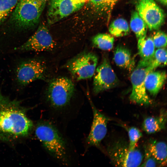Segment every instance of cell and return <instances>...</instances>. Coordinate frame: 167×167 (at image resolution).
Instances as JSON below:
<instances>
[{
  "label": "cell",
  "instance_id": "cell-1",
  "mask_svg": "<svg viewBox=\"0 0 167 167\" xmlns=\"http://www.w3.org/2000/svg\"><path fill=\"white\" fill-rule=\"evenodd\" d=\"M21 101L11 99L0 91V140L9 142L26 137L34 128Z\"/></svg>",
  "mask_w": 167,
  "mask_h": 167
},
{
  "label": "cell",
  "instance_id": "cell-2",
  "mask_svg": "<svg viewBox=\"0 0 167 167\" xmlns=\"http://www.w3.org/2000/svg\"><path fill=\"white\" fill-rule=\"evenodd\" d=\"M35 133L44 148L54 160L63 165H71L69 143L55 125L48 121H40L36 125Z\"/></svg>",
  "mask_w": 167,
  "mask_h": 167
},
{
  "label": "cell",
  "instance_id": "cell-3",
  "mask_svg": "<svg viewBox=\"0 0 167 167\" xmlns=\"http://www.w3.org/2000/svg\"><path fill=\"white\" fill-rule=\"evenodd\" d=\"M74 91L73 82L67 78H58L50 82L47 91L46 100L51 112L61 118L71 113L70 104Z\"/></svg>",
  "mask_w": 167,
  "mask_h": 167
},
{
  "label": "cell",
  "instance_id": "cell-4",
  "mask_svg": "<svg viewBox=\"0 0 167 167\" xmlns=\"http://www.w3.org/2000/svg\"><path fill=\"white\" fill-rule=\"evenodd\" d=\"M48 0H19L11 19L19 28L27 29L38 24Z\"/></svg>",
  "mask_w": 167,
  "mask_h": 167
},
{
  "label": "cell",
  "instance_id": "cell-5",
  "mask_svg": "<svg viewBox=\"0 0 167 167\" xmlns=\"http://www.w3.org/2000/svg\"><path fill=\"white\" fill-rule=\"evenodd\" d=\"M107 151L111 162L117 166H139L143 158L139 150L136 148L130 150L128 143L120 139L110 143L107 147Z\"/></svg>",
  "mask_w": 167,
  "mask_h": 167
},
{
  "label": "cell",
  "instance_id": "cell-6",
  "mask_svg": "<svg viewBox=\"0 0 167 167\" xmlns=\"http://www.w3.org/2000/svg\"><path fill=\"white\" fill-rule=\"evenodd\" d=\"M154 70L150 61L141 59L132 71L131 76L132 90L130 96L132 102L142 105H149L152 103L146 92L145 82L148 73Z\"/></svg>",
  "mask_w": 167,
  "mask_h": 167
},
{
  "label": "cell",
  "instance_id": "cell-7",
  "mask_svg": "<svg viewBox=\"0 0 167 167\" xmlns=\"http://www.w3.org/2000/svg\"><path fill=\"white\" fill-rule=\"evenodd\" d=\"M44 62L41 60L31 58L19 62L15 71V76L18 85L25 87L35 81L44 79L46 71Z\"/></svg>",
  "mask_w": 167,
  "mask_h": 167
},
{
  "label": "cell",
  "instance_id": "cell-8",
  "mask_svg": "<svg viewBox=\"0 0 167 167\" xmlns=\"http://www.w3.org/2000/svg\"><path fill=\"white\" fill-rule=\"evenodd\" d=\"M98 60L97 57L94 54L84 52L68 62L66 67L77 80L88 79L93 75Z\"/></svg>",
  "mask_w": 167,
  "mask_h": 167
},
{
  "label": "cell",
  "instance_id": "cell-9",
  "mask_svg": "<svg viewBox=\"0 0 167 167\" xmlns=\"http://www.w3.org/2000/svg\"><path fill=\"white\" fill-rule=\"evenodd\" d=\"M89 0H48L47 19L54 24L82 8Z\"/></svg>",
  "mask_w": 167,
  "mask_h": 167
},
{
  "label": "cell",
  "instance_id": "cell-10",
  "mask_svg": "<svg viewBox=\"0 0 167 167\" xmlns=\"http://www.w3.org/2000/svg\"><path fill=\"white\" fill-rule=\"evenodd\" d=\"M135 8L150 31L159 29L164 24L165 14L154 0H137Z\"/></svg>",
  "mask_w": 167,
  "mask_h": 167
},
{
  "label": "cell",
  "instance_id": "cell-11",
  "mask_svg": "<svg viewBox=\"0 0 167 167\" xmlns=\"http://www.w3.org/2000/svg\"><path fill=\"white\" fill-rule=\"evenodd\" d=\"M55 46L47 27L43 23L26 41L15 49L19 52L49 51L53 49Z\"/></svg>",
  "mask_w": 167,
  "mask_h": 167
},
{
  "label": "cell",
  "instance_id": "cell-12",
  "mask_svg": "<svg viewBox=\"0 0 167 167\" xmlns=\"http://www.w3.org/2000/svg\"><path fill=\"white\" fill-rule=\"evenodd\" d=\"M93 92L95 94L113 88L119 83L118 79L108 59L104 58L94 74Z\"/></svg>",
  "mask_w": 167,
  "mask_h": 167
},
{
  "label": "cell",
  "instance_id": "cell-13",
  "mask_svg": "<svg viewBox=\"0 0 167 167\" xmlns=\"http://www.w3.org/2000/svg\"><path fill=\"white\" fill-rule=\"evenodd\" d=\"M93 119L90 131L85 140L87 148L91 147L100 148L102 140L107 132L109 118L101 112L90 100Z\"/></svg>",
  "mask_w": 167,
  "mask_h": 167
},
{
  "label": "cell",
  "instance_id": "cell-14",
  "mask_svg": "<svg viewBox=\"0 0 167 167\" xmlns=\"http://www.w3.org/2000/svg\"><path fill=\"white\" fill-rule=\"evenodd\" d=\"M166 79L165 71H152L147 75L145 79L146 90L154 96H156L161 89Z\"/></svg>",
  "mask_w": 167,
  "mask_h": 167
},
{
  "label": "cell",
  "instance_id": "cell-15",
  "mask_svg": "<svg viewBox=\"0 0 167 167\" xmlns=\"http://www.w3.org/2000/svg\"><path fill=\"white\" fill-rule=\"evenodd\" d=\"M167 119L166 111L161 110L158 116L145 118L142 123V128L145 132L148 134L158 132L165 129Z\"/></svg>",
  "mask_w": 167,
  "mask_h": 167
},
{
  "label": "cell",
  "instance_id": "cell-16",
  "mask_svg": "<svg viewBox=\"0 0 167 167\" xmlns=\"http://www.w3.org/2000/svg\"><path fill=\"white\" fill-rule=\"evenodd\" d=\"M145 152L152 157L161 166L166 165L167 145L165 142L150 140L145 148Z\"/></svg>",
  "mask_w": 167,
  "mask_h": 167
},
{
  "label": "cell",
  "instance_id": "cell-17",
  "mask_svg": "<svg viewBox=\"0 0 167 167\" xmlns=\"http://www.w3.org/2000/svg\"><path fill=\"white\" fill-rule=\"evenodd\" d=\"M113 60L116 65L131 71L135 68V62L130 51L122 46H118L113 54Z\"/></svg>",
  "mask_w": 167,
  "mask_h": 167
},
{
  "label": "cell",
  "instance_id": "cell-18",
  "mask_svg": "<svg viewBox=\"0 0 167 167\" xmlns=\"http://www.w3.org/2000/svg\"><path fill=\"white\" fill-rule=\"evenodd\" d=\"M119 0H89L88 3L95 14L109 19L114 6Z\"/></svg>",
  "mask_w": 167,
  "mask_h": 167
},
{
  "label": "cell",
  "instance_id": "cell-19",
  "mask_svg": "<svg viewBox=\"0 0 167 167\" xmlns=\"http://www.w3.org/2000/svg\"><path fill=\"white\" fill-rule=\"evenodd\" d=\"M137 47L141 59L147 61L152 59L155 51V47L151 37L145 36L138 39Z\"/></svg>",
  "mask_w": 167,
  "mask_h": 167
},
{
  "label": "cell",
  "instance_id": "cell-20",
  "mask_svg": "<svg viewBox=\"0 0 167 167\" xmlns=\"http://www.w3.org/2000/svg\"><path fill=\"white\" fill-rule=\"evenodd\" d=\"M130 26L138 39L146 36L147 26L136 11L131 13Z\"/></svg>",
  "mask_w": 167,
  "mask_h": 167
},
{
  "label": "cell",
  "instance_id": "cell-21",
  "mask_svg": "<svg viewBox=\"0 0 167 167\" xmlns=\"http://www.w3.org/2000/svg\"><path fill=\"white\" fill-rule=\"evenodd\" d=\"M109 30L112 35L117 37L126 36L130 32L128 23L125 19L122 18L113 20L110 24Z\"/></svg>",
  "mask_w": 167,
  "mask_h": 167
},
{
  "label": "cell",
  "instance_id": "cell-22",
  "mask_svg": "<svg viewBox=\"0 0 167 167\" xmlns=\"http://www.w3.org/2000/svg\"><path fill=\"white\" fill-rule=\"evenodd\" d=\"M92 42L95 47L103 50H109L113 47L114 38L109 34L99 33L93 37Z\"/></svg>",
  "mask_w": 167,
  "mask_h": 167
},
{
  "label": "cell",
  "instance_id": "cell-23",
  "mask_svg": "<svg viewBox=\"0 0 167 167\" xmlns=\"http://www.w3.org/2000/svg\"><path fill=\"white\" fill-rule=\"evenodd\" d=\"M167 63V50L165 48H158L151 61V65L155 70L158 67L164 66Z\"/></svg>",
  "mask_w": 167,
  "mask_h": 167
},
{
  "label": "cell",
  "instance_id": "cell-24",
  "mask_svg": "<svg viewBox=\"0 0 167 167\" xmlns=\"http://www.w3.org/2000/svg\"><path fill=\"white\" fill-rule=\"evenodd\" d=\"M127 131L129 138V148L130 150L133 151L136 148L137 143L142 137V134L139 129L135 127L129 128Z\"/></svg>",
  "mask_w": 167,
  "mask_h": 167
},
{
  "label": "cell",
  "instance_id": "cell-25",
  "mask_svg": "<svg viewBox=\"0 0 167 167\" xmlns=\"http://www.w3.org/2000/svg\"><path fill=\"white\" fill-rule=\"evenodd\" d=\"M155 48H165L167 45V35L164 32L158 31L155 32L151 37Z\"/></svg>",
  "mask_w": 167,
  "mask_h": 167
},
{
  "label": "cell",
  "instance_id": "cell-26",
  "mask_svg": "<svg viewBox=\"0 0 167 167\" xmlns=\"http://www.w3.org/2000/svg\"><path fill=\"white\" fill-rule=\"evenodd\" d=\"M19 0H0V14L8 16Z\"/></svg>",
  "mask_w": 167,
  "mask_h": 167
},
{
  "label": "cell",
  "instance_id": "cell-27",
  "mask_svg": "<svg viewBox=\"0 0 167 167\" xmlns=\"http://www.w3.org/2000/svg\"><path fill=\"white\" fill-rule=\"evenodd\" d=\"M145 159L144 162L142 163L140 167H155L157 163L156 161L152 156L145 152Z\"/></svg>",
  "mask_w": 167,
  "mask_h": 167
},
{
  "label": "cell",
  "instance_id": "cell-28",
  "mask_svg": "<svg viewBox=\"0 0 167 167\" xmlns=\"http://www.w3.org/2000/svg\"><path fill=\"white\" fill-rule=\"evenodd\" d=\"M8 16L0 14V24L6 19Z\"/></svg>",
  "mask_w": 167,
  "mask_h": 167
},
{
  "label": "cell",
  "instance_id": "cell-29",
  "mask_svg": "<svg viewBox=\"0 0 167 167\" xmlns=\"http://www.w3.org/2000/svg\"><path fill=\"white\" fill-rule=\"evenodd\" d=\"M163 5L166 6L167 4V0H157Z\"/></svg>",
  "mask_w": 167,
  "mask_h": 167
}]
</instances>
